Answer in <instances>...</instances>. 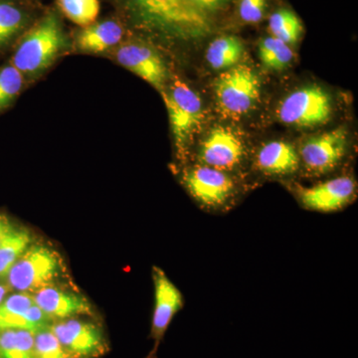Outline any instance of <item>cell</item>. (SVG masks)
Returning a JSON list of instances; mask_svg holds the SVG:
<instances>
[{"instance_id":"1","label":"cell","mask_w":358,"mask_h":358,"mask_svg":"<svg viewBox=\"0 0 358 358\" xmlns=\"http://www.w3.org/2000/svg\"><path fill=\"white\" fill-rule=\"evenodd\" d=\"M67 278L64 260L57 250L34 241L9 270L7 287L16 293L33 294L48 287L59 286Z\"/></svg>"},{"instance_id":"2","label":"cell","mask_w":358,"mask_h":358,"mask_svg":"<svg viewBox=\"0 0 358 358\" xmlns=\"http://www.w3.org/2000/svg\"><path fill=\"white\" fill-rule=\"evenodd\" d=\"M67 47V36L60 20L50 13L23 36L11 65L23 75L35 76L46 70Z\"/></svg>"},{"instance_id":"3","label":"cell","mask_w":358,"mask_h":358,"mask_svg":"<svg viewBox=\"0 0 358 358\" xmlns=\"http://www.w3.org/2000/svg\"><path fill=\"white\" fill-rule=\"evenodd\" d=\"M182 183L200 208L209 213H226L236 203L239 182L232 173L195 164L183 171Z\"/></svg>"},{"instance_id":"4","label":"cell","mask_w":358,"mask_h":358,"mask_svg":"<svg viewBox=\"0 0 358 358\" xmlns=\"http://www.w3.org/2000/svg\"><path fill=\"white\" fill-rule=\"evenodd\" d=\"M145 20L174 36L200 38L211 31L208 15L185 0H131Z\"/></svg>"},{"instance_id":"5","label":"cell","mask_w":358,"mask_h":358,"mask_svg":"<svg viewBox=\"0 0 358 358\" xmlns=\"http://www.w3.org/2000/svg\"><path fill=\"white\" fill-rule=\"evenodd\" d=\"M160 93L169 112L179 159L185 160L192 134L199 128L203 120L201 101L199 95L178 78Z\"/></svg>"},{"instance_id":"6","label":"cell","mask_w":358,"mask_h":358,"mask_svg":"<svg viewBox=\"0 0 358 358\" xmlns=\"http://www.w3.org/2000/svg\"><path fill=\"white\" fill-rule=\"evenodd\" d=\"M214 87L219 109L230 117L246 114L260 98V78L247 65H236L222 73Z\"/></svg>"},{"instance_id":"7","label":"cell","mask_w":358,"mask_h":358,"mask_svg":"<svg viewBox=\"0 0 358 358\" xmlns=\"http://www.w3.org/2000/svg\"><path fill=\"white\" fill-rule=\"evenodd\" d=\"M50 329L71 358H100L109 352L105 331L95 320L82 317L54 320Z\"/></svg>"},{"instance_id":"8","label":"cell","mask_w":358,"mask_h":358,"mask_svg":"<svg viewBox=\"0 0 358 358\" xmlns=\"http://www.w3.org/2000/svg\"><path fill=\"white\" fill-rule=\"evenodd\" d=\"M293 192L299 204L306 210L334 213L355 201L357 183L353 176L343 174L310 186L294 185Z\"/></svg>"},{"instance_id":"9","label":"cell","mask_w":358,"mask_h":358,"mask_svg":"<svg viewBox=\"0 0 358 358\" xmlns=\"http://www.w3.org/2000/svg\"><path fill=\"white\" fill-rule=\"evenodd\" d=\"M298 152L301 169L308 176H324L333 173L343 164L348 154L345 129L338 128L312 136L301 143Z\"/></svg>"},{"instance_id":"10","label":"cell","mask_w":358,"mask_h":358,"mask_svg":"<svg viewBox=\"0 0 358 358\" xmlns=\"http://www.w3.org/2000/svg\"><path fill=\"white\" fill-rule=\"evenodd\" d=\"M331 114L329 94L319 87L296 90L278 108L280 121L298 128H313L326 124Z\"/></svg>"},{"instance_id":"11","label":"cell","mask_w":358,"mask_h":358,"mask_svg":"<svg viewBox=\"0 0 358 358\" xmlns=\"http://www.w3.org/2000/svg\"><path fill=\"white\" fill-rule=\"evenodd\" d=\"M155 289V305L152 312L150 338L154 341V348L145 358H157L160 343L173 317L185 307V299L180 289L167 277L162 268L154 266L152 271Z\"/></svg>"},{"instance_id":"12","label":"cell","mask_w":358,"mask_h":358,"mask_svg":"<svg viewBox=\"0 0 358 358\" xmlns=\"http://www.w3.org/2000/svg\"><path fill=\"white\" fill-rule=\"evenodd\" d=\"M197 159V164L202 166L233 173L243 164L244 145L229 129L217 128L205 138L199 148Z\"/></svg>"},{"instance_id":"13","label":"cell","mask_w":358,"mask_h":358,"mask_svg":"<svg viewBox=\"0 0 358 358\" xmlns=\"http://www.w3.org/2000/svg\"><path fill=\"white\" fill-rule=\"evenodd\" d=\"M115 55L120 64L159 92L166 88V65L152 47L141 42H127L117 49Z\"/></svg>"},{"instance_id":"14","label":"cell","mask_w":358,"mask_h":358,"mask_svg":"<svg viewBox=\"0 0 358 358\" xmlns=\"http://www.w3.org/2000/svg\"><path fill=\"white\" fill-rule=\"evenodd\" d=\"M53 320L35 303L32 294L15 293L0 303V331L26 329L35 334L50 327Z\"/></svg>"},{"instance_id":"15","label":"cell","mask_w":358,"mask_h":358,"mask_svg":"<svg viewBox=\"0 0 358 358\" xmlns=\"http://www.w3.org/2000/svg\"><path fill=\"white\" fill-rule=\"evenodd\" d=\"M32 296L35 303L53 322L71 317H92L94 313L91 303L83 294L70 291L60 285L40 289Z\"/></svg>"},{"instance_id":"16","label":"cell","mask_w":358,"mask_h":358,"mask_svg":"<svg viewBox=\"0 0 358 358\" xmlns=\"http://www.w3.org/2000/svg\"><path fill=\"white\" fill-rule=\"evenodd\" d=\"M254 169L266 178H285L301 169L296 148L286 141H274L264 145L254 157Z\"/></svg>"},{"instance_id":"17","label":"cell","mask_w":358,"mask_h":358,"mask_svg":"<svg viewBox=\"0 0 358 358\" xmlns=\"http://www.w3.org/2000/svg\"><path fill=\"white\" fill-rule=\"evenodd\" d=\"M124 30L114 20L86 26L77 36V47L87 53H102L121 42Z\"/></svg>"},{"instance_id":"18","label":"cell","mask_w":358,"mask_h":358,"mask_svg":"<svg viewBox=\"0 0 358 358\" xmlns=\"http://www.w3.org/2000/svg\"><path fill=\"white\" fill-rule=\"evenodd\" d=\"M34 241L32 233L18 225H15L2 240L0 243V280H6L9 270Z\"/></svg>"},{"instance_id":"19","label":"cell","mask_w":358,"mask_h":358,"mask_svg":"<svg viewBox=\"0 0 358 358\" xmlns=\"http://www.w3.org/2000/svg\"><path fill=\"white\" fill-rule=\"evenodd\" d=\"M245 52L244 44L236 36H222L214 40L206 51V60L213 69H230L238 65Z\"/></svg>"},{"instance_id":"20","label":"cell","mask_w":358,"mask_h":358,"mask_svg":"<svg viewBox=\"0 0 358 358\" xmlns=\"http://www.w3.org/2000/svg\"><path fill=\"white\" fill-rule=\"evenodd\" d=\"M0 358H34V334L18 329L0 331Z\"/></svg>"},{"instance_id":"21","label":"cell","mask_w":358,"mask_h":358,"mask_svg":"<svg viewBox=\"0 0 358 358\" xmlns=\"http://www.w3.org/2000/svg\"><path fill=\"white\" fill-rule=\"evenodd\" d=\"M259 57L267 69L282 71L293 60L294 53L288 44L270 36L264 38L259 45Z\"/></svg>"},{"instance_id":"22","label":"cell","mask_w":358,"mask_h":358,"mask_svg":"<svg viewBox=\"0 0 358 358\" xmlns=\"http://www.w3.org/2000/svg\"><path fill=\"white\" fill-rule=\"evenodd\" d=\"M268 28L272 36L286 44H294L300 39L303 25L298 16L289 9H280L271 15Z\"/></svg>"},{"instance_id":"23","label":"cell","mask_w":358,"mask_h":358,"mask_svg":"<svg viewBox=\"0 0 358 358\" xmlns=\"http://www.w3.org/2000/svg\"><path fill=\"white\" fill-rule=\"evenodd\" d=\"M61 11L80 26L93 24L100 13L99 0H57Z\"/></svg>"},{"instance_id":"24","label":"cell","mask_w":358,"mask_h":358,"mask_svg":"<svg viewBox=\"0 0 358 358\" xmlns=\"http://www.w3.org/2000/svg\"><path fill=\"white\" fill-rule=\"evenodd\" d=\"M25 22V16L17 6L0 0V46L13 38Z\"/></svg>"},{"instance_id":"25","label":"cell","mask_w":358,"mask_h":358,"mask_svg":"<svg viewBox=\"0 0 358 358\" xmlns=\"http://www.w3.org/2000/svg\"><path fill=\"white\" fill-rule=\"evenodd\" d=\"M23 86V74L13 65L0 70V109L7 107L20 93Z\"/></svg>"},{"instance_id":"26","label":"cell","mask_w":358,"mask_h":358,"mask_svg":"<svg viewBox=\"0 0 358 358\" xmlns=\"http://www.w3.org/2000/svg\"><path fill=\"white\" fill-rule=\"evenodd\" d=\"M34 358H71L50 327L34 334Z\"/></svg>"},{"instance_id":"27","label":"cell","mask_w":358,"mask_h":358,"mask_svg":"<svg viewBox=\"0 0 358 358\" xmlns=\"http://www.w3.org/2000/svg\"><path fill=\"white\" fill-rule=\"evenodd\" d=\"M266 0H240V17L245 22L257 23L263 20Z\"/></svg>"},{"instance_id":"28","label":"cell","mask_w":358,"mask_h":358,"mask_svg":"<svg viewBox=\"0 0 358 358\" xmlns=\"http://www.w3.org/2000/svg\"><path fill=\"white\" fill-rule=\"evenodd\" d=\"M195 9L201 13L208 15L209 13H215L227 7L230 0H185Z\"/></svg>"},{"instance_id":"29","label":"cell","mask_w":358,"mask_h":358,"mask_svg":"<svg viewBox=\"0 0 358 358\" xmlns=\"http://www.w3.org/2000/svg\"><path fill=\"white\" fill-rule=\"evenodd\" d=\"M16 224H14L10 218L6 214L0 213V243L2 240L10 233V231L15 227Z\"/></svg>"},{"instance_id":"30","label":"cell","mask_w":358,"mask_h":358,"mask_svg":"<svg viewBox=\"0 0 358 358\" xmlns=\"http://www.w3.org/2000/svg\"><path fill=\"white\" fill-rule=\"evenodd\" d=\"M8 289L9 288L7 287V285H3L0 282V303L6 298Z\"/></svg>"}]
</instances>
